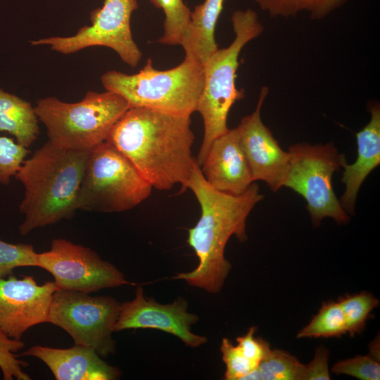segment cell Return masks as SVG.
I'll use <instances>...</instances> for the list:
<instances>
[{
  "label": "cell",
  "mask_w": 380,
  "mask_h": 380,
  "mask_svg": "<svg viewBox=\"0 0 380 380\" xmlns=\"http://www.w3.org/2000/svg\"><path fill=\"white\" fill-rule=\"evenodd\" d=\"M138 7L137 0H104L101 7L91 12V25L82 27L75 35L32 40L30 44L49 45L51 50L66 55L91 46H105L134 68L142 57L130 27L132 14Z\"/></svg>",
  "instance_id": "30bf717a"
},
{
  "label": "cell",
  "mask_w": 380,
  "mask_h": 380,
  "mask_svg": "<svg viewBox=\"0 0 380 380\" xmlns=\"http://www.w3.org/2000/svg\"><path fill=\"white\" fill-rule=\"evenodd\" d=\"M46 129L49 141L63 148L89 151L106 141L111 129L129 108L113 91H87L76 103L56 97L39 99L34 107Z\"/></svg>",
  "instance_id": "8992f818"
},
{
  "label": "cell",
  "mask_w": 380,
  "mask_h": 380,
  "mask_svg": "<svg viewBox=\"0 0 380 380\" xmlns=\"http://www.w3.org/2000/svg\"><path fill=\"white\" fill-rule=\"evenodd\" d=\"M289 168L282 186L291 189L303 196L315 226L325 217L338 224H346L349 215L338 200L332 177L346 162L332 143L296 144L289 148Z\"/></svg>",
  "instance_id": "ba28073f"
},
{
  "label": "cell",
  "mask_w": 380,
  "mask_h": 380,
  "mask_svg": "<svg viewBox=\"0 0 380 380\" xmlns=\"http://www.w3.org/2000/svg\"><path fill=\"white\" fill-rule=\"evenodd\" d=\"M36 258L37 267L53 276L57 290L89 294L103 289L134 284L91 248L64 239L53 240L50 249L37 253Z\"/></svg>",
  "instance_id": "8fae6325"
},
{
  "label": "cell",
  "mask_w": 380,
  "mask_h": 380,
  "mask_svg": "<svg viewBox=\"0 0 380 380\" xmlns=\"http://www.w3.org/2000/svg\"><path fill=\"white\" fill-rule=\"evenodd\" d=\"M232 22V42L226 48L218 49L203 64L204 86L196 108L204 125L203 139L196 159L199 166L213 141L229 130L227 121L232 106L244 97L243 89L236 86L240 53L264 30L256 12L251 8L234 11Z\"/></svg>",
  "instance_id": "277c9868"
},
{
  "label": "cell",
  "mask_w": 380,
  "mask_h": 380,
  "mask_svg": "<svg viewBox=\"0 0 380 380\" xmlns=\"http://www.w3.org/2000/svg\"><path fill=\"white\" fill-rule=\"evenodd\" d=\"M225 1L204 0L194 7L181 44L185 56L203 64L219 49L215 39V31Z\"/></svg>",
  "instance_id": "ac0fdd59"
},
{
  "label": "cell",
  "mask_w": 380,
  "mask_h": 380,
  "mask_svg": "<svg viewBox=\"0 0 380 380\" xmlns=\"http://www.w3.org/2000/svg\"><path fill=\"white\" fill-rule=\"evenodd\" d=\"M261 376L258 367H255L243 376L240 380H260Z\"/></svg>",
  "instance_id": "1f68e13d"
},
{
  "label": "cell",
  "mask_w": 380,
  "mask_h": 380,
  "mask_svg": "<svg viewBox=\"0 0 380 380\" xmlns=\"http://www.w3.org/2000/svg\"><path fill=\"white\" fill-rule=\"evenodd\" d=\"M28 153L27 148L11 138L0 136V184H10Z\"/></svg>",
  "instance_id": "83f0119b"
},
{
  "label": "cell",
  "mask_w": 380,
  "mask_h": 380,
  "mask_svg": "<svg viewBox=\"0 0 380 380\" xmlns=\"http://www.w3.org/2000/svg\"><path fill=\"white\" fill-rule=\"evenodd\" d=\"M200 167L208 184L222 192L240 195L254 182L236 127L213 141Z\"/></svg>",
  "instance_id": "9a60e30c"
},
{
  "label": "cell",
  "mask_w": 380,
  "mask_h": 380,
  "mask_svg": "<svg viewBox=\"0 0 380 380\" xmlns=\"http://www.w3.org/2000/svg\"><path fill=\"white\" fill-rule=\"evenodd\" d=\"M329 351L323 346H319L312 361L305 365L304 380H329L328 367Z\"/></svg>",
  "instance_id": "4dcf8cb0"
},
{
  "label": "cell",
  "mask_w": 380,
  "mask_h": 380,
  "mask_svg": "<svg viewBox=\"0 0 380 380\" xmlns=\"http://www.w3.org/2000/svg\"><path fill=\"white\" fill-rule=\"evenodd\" d=\"M260 8L274 18H293L307 14L314 20H323L349 0H253Z\"/></svg>",
  "instance_id": "ffe728a7"
},
{
  "label": "cell",
  "mask_w": 380,
  "mask_h": 380,
  "mask_svg": "<svg viewBox=\"0 0 380 380\" xmlns=\"http://www.w3.org/2000/svg\"><path fill=\"white\" fill-rule=\"evenodd\" d=\"M25 343L21 340H15L8 336L0 329V369L4 380H30L23 367H26V362L18 359L15 353L21 350Z\"/></svg>",
  "instance_id": "d4e9b609"
},
{
  "label": "cell",
  "mask_w": 380,
  "mask_h": 380,
  "mask_svg": "<svg viewBox=\"0 0 380 380\" xmlns=\"http://www.w3.org/2000/svg\"><path fill=\"white\" fill-rule=\"evenodd\" d=\"M346 333L345 318L339 303L329 301L323 303L318 313L298 332L296 337L339 338Z\"/></svg>",
  "instance_id": "44dd1931"
},
{
  "label": "cell",
  "mask_w": 380,
  "mask_h": 380,
  "mask_svg": "<svg viewBox=\"0 0 380 380\" xmlns=\"http://www.w3.org/2000/svg\"><path fill=\"white\" fill-rule=\"evenodd\" d=\"M256 329L255 327H251L246 334L236 338V342L237 346L246 357L259 364L271 348L266 341L255 336Z\"/></svg>",
  "instance_id": "f546056e"
},
{
  "label": "cell",
  "mask_w": 380,
  "mask_h": 380,
  "mask_svg": "<svg viewBox=\"0 0 380 380\" xmlns=\"http://www.w3.org/2000/svg\"><path fill=\"white\" fill-rule=\"evenodd\" d=\"M186 189L194 194L201 207L200 218L189 229L187 239L198 264L194 270L179 273L173 278L208 293H218L232 268L224 256L227 243L232 236L240 242L247 240V217L264 195L255 183L240 195L215 189L205 180L196 158L184 191Z\"/></svg>",
  "instance_id": "7a4b0ae2"
},
{
  "label": "cell",
  "mask_w": 380,
  "mask_h": 380,
  "mask_svg": "<svg viewBox=\"0 0 380 380\" xmlns=\"http://www.w3.org/2000/svg\"><path fill=\"white\" fill-rule=\"evenodd\" d=\"M101 81L106 91L123 97L129 108L191 115L196 111L204 86V73L203 64L185 56L180 64L171 69L157 70L148 58L137 73L109 70L102 75Z\"/></svg>",
  "instance_id": "5b68a950"
},
{
  "label": "cell",
  "mask_w": 380,
  "mask_h": 380,
  "mask_svg": "<svg viewBox=\"0 0 380 380\" xmlns=\"http://www.w3.org/2000/svg\"><path fill=\"white\" fill-rule=\"evenodd\" d=\"M262 380H304L305 365L286 351L270 349L258 364Z\"/></svg>",
  "instance_id": "603a6c76"
},
{
  "label": "cell",
  "mask_w": 380,
  "mask_h": 380,
  "mask_svg": "<svg viewBox=\"0 0 380 380\" xmlns=\"http://www.w3.org/2000/svg\"><path fill=\"white\" fill-rule=\"evenodd\" d=\"M121 304L110 296H91L89 293L56 290L49 310L48 322L61 327L75 344L91 348L101 357L115 350L112 334Z\"/></svg>",
  "instance_id": "9c48e42d"
},
{
  "label": "cell",
  "mask_w": 380,
  "mask_h": 380,
  "mask_svg": "<svg viewBox=\"0 0 380 380\" xmlns=\"http://www.w3.org/2000/svg\"><path fill=\"white\" fill-rule=\"evenodd\" d=\"M186 299L179 297L172 303L161 304L144 295L139 286L134 298L120 305L113 331L130 329H155L172 334L185 345L197 348L208 341L205 336L194 334L191 327L198 317L188 312Z\"/></svg>",
  "instance_id": "7c38bea8"
},
{
  "label": "cell",
  "mask_w": 380,
  "mask_h": 380,
  "mask_svg": "<svg viewBox=\"0 0 380 380\" xmlns=\"http://www.w3.org/2000/svg\"><path fill=\"white\" fill-rule=\"evenodd\" d=\"M152 188L135 167L105 141L89 151L77 208L99 213L126 211L146 200Z\"/></svg>",
  "instance_id": "52a82bcc"
},
{
  "label": "cell",
  "mask_w": 380,
  "mask_h": 380,
  "mask_svg": "<svg viewBox=\"0 0 380 380\" xmlns=\"http://www.w3.org/2000/svg\"><path fill=\"white\" fill-rule=\"evenodd\" d=\"M222 360L226 366L224 379L226 380H240L258 364L246 357L239 348L234 346L227 338H223L220 346Z\"/></svg>",
  "instance_id": "f1b7e54d"
},
{
  "label": "cell",
  "mask_w": 380,
  "mask_h": 380,
  "mask_svg": "<svg viewBox=\"0 0 380 380\" xmlns=\"http://www.w3.org/2000/svg\"><path fill=\"white\" fill-rule=\"evenodd\" d=\"M17 356L38 358L56 380H115L121 374L118 368L102 360L96 350L81 345L68 348L34 346Z\"/></svg>",
  "instance_id": "2e32d148"
},
{
  "label": "cell",
  "mask_w": 380,
  "mask_h": 380,
  "mask_svg": "<svg viewBox=\"0 0 380 380\" xmlns=\"http://www.w3.org/2000/svg\"><path fill=\"white\" fill-rule=\"evenodd\" d=\"M165 14L164 32L158 42L167 45H181L189 27L191 11L183 0H149Z\"/></svg>",
  "instance_id": "7402d4cb"
},
{
  "label": "cell",
  "mask_w": 380,
  "mask_h": 380,
  "mask_svg": "<svg viewBox=\"0 0 380 380\" xmlns=\"http://www.w3.org/2000/svg\"><path fill=\"white\" fill-rule=\"evenodd\" d=\"M56 290L53 281L39 285L32 276L0 278V329L10 338L21 340L30 327L48 322Z\"/></svg>",
  "instance_id": "4fadbf2b"
},
{
  "label": "cell",
  "mask_w": 380,
  "mask_h": 380,
  "mask_svg": "<svg viewBox=\"0 0 380 380\" xmlns=\"http://www.w3.org/2000/svg\"><path fill=\"white\" fill-rule=\"evenodd\" d=\"M337 301L343 312L347 333L351 337L362 332L371 312L379 304L378 298L366 291L348 294Z\"/></svg>",
  "instance_id": "cb8c5ba5"
},
{
  "label": "cell",
  "mask_w": 380,
  "mask_h": 380,
  "mask_svg": "<svg viewBox=\"0 0 380 380\" xmlns=\"http://www.w3.org/2000/svg\"><path fill=\"white\" fill-rule=\"evenodd\" d=\"M269 93L261 88L255 110L243 117L236 127L241 146L254 181L265 182L273 191L282 187L289 163V153L283 150L261 119V108Z\"/></svg>",
  "instance_id": "5bb4252c"
},
{
  "label": "cell",
  "mask_w": 380,
  "mask_h": 380,
  "mask_svg": "<svg viewBox=\"0 0 380 380\" xmlns=\"http://www.w3.org/2000/svg\"><path fill=\"white\" fill-rule=\"evenodd\" d=\"M37 253L30 244L11 243L0 240V278L12 274L20 267H37Z\"/></svg>",
  "instance_id": "484cf974"
},
{
  "label": "cell",
  "mask_w": 380,
  "mask_h": 380,
  "mask_svg": "<svg viewBox=\"0 0 380 380\" xmlns=\"http://www.w3.org/2000/svg\"><path fill=\"white\" fill-rule=\"evenodd\" d=\"M336 374H346L361 380H379L380 364L377 359L370 353L341 360L331 367Z\"/></svg>",
  "instance_id": "4316f807"
},
{
  "label": "cell",
  "mask_w": 380,
  "mask_h": 380,
  "mask_svg": "<svg viewBox=\"0 0 380 380\" xmlns=\"http://www.w3.org/2000/svg\"><path fill=\"white\" fill-rule=\"evenodd\" d=\"M88 154L48 141L23 162L14 176L24 186L18 206L24 215L21 236L75 215Z\"/></svg>",
  "instance_id": "3957f363"
},
{
  "label": "cell",
  "mask_w": 380,
  "mask_h": 380,
  "mask_svg": "<svg viewBox=\"0 0 380 380\" xmlns=\"http://www.w3.org/2000/svg\"><path fill=\"white\" fill-rule=\"evenodd\" d=\"M191 115L131 107L111 129L106 141L112 144L158 190L177 184L182 191L194 158Z\"/></svg>",
  "instance_id": "6da1fadb"
},
{
  "label": "cell",
  "mask_w": 380,
  "mask_h": 380,
  "mask_svg": "<svg viewBox=\"0 0 380 380\" xmlns=\"http://www.w3.org/2000/svg\"><path fill=\"white\" fill-rule=\"evenodd\" d=\"M39 121L30 102L0 87V132H8L28 148L39 134Z\"/></svg>",
  "instance_id": "d6986e66"
},
{
  "label": "cell",
  "mask_w": 380,
  "mask_h": 380,
  "mask_svg": "<svg viewBox=\"0 0 380 380\" xmlns=\"http://www.w3.org/2000/svg\"><path fill=\"white\" fill-rule=\"evenodd\" d=\"M369 122L356 133L357 156L353 164L346 162L341 178L346 190L339 201L347 213L353 215L360 188L369 174L380 164V105L376 101L368 103Z\"/></svg>",
  "instance_id": "e0dca14e"
}]
</instances>
